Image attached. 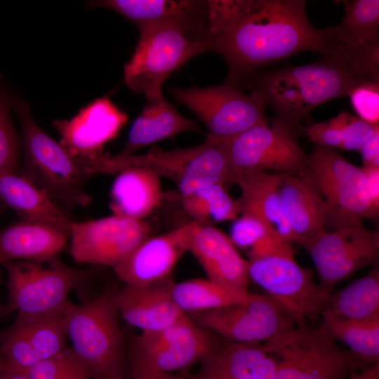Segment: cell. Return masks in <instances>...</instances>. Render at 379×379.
<instances>
[{
  "mask_svg": "<svg viewBox=\"0 0 379 379\" xmlns=\"http://www.w3.org/2000/svg\"><path fill=\"white\" fill-rule=\"evenodd\" d=\"M326 51L324 31L310 21L305 0H242L229 22L208 39V51L227 63L230 84L294 54Z\"/></svg>",
  "mask_w": 379,
  "mask_h": 379,
  "instance_id": "cell-1",
  "label": "cell"
},
{
  "mask_svg": "<svg viewBox=\"0 0 379 379\" xmlns=\"http://www.w3.org/2000/svg\"><path fill=\"white\" fill-rule=\"evenodd\" d=\"M360 83L339 60L324 55L307 65L258 70L234 84L258 95L275 113L270 122L296 140L305 133L302 121L312 109L330 100L348 96Z\"/></svg>",
  "mask_w": 379,
  "mask_h": 379,
  "instance_id": "cell-2",
  "label": "cell"
},
{
  "mask_svg": "<svg viewBox=\"0 0 379 379\" xmlns=\"http://www.w3.org/2000/svg\"><path fill=\"white\" fill-rule=\"evenodd\" d=\"M12 109L22 134L23 162L19 174L63 207L88 206L92 198L84 189L89 176L84 165L38 126L25 101L13 98Z\"/></svg>",
  "mask_w": 379,
  "mask_h": 379,
  "instance_id": "cell-3",
  "label": "cell"
},
{
  "mask_svg": "<svg viewBox=\"0 0 379 379\" xmlns=\"http://www.w3.org/2000/svg\"><path fill=\"white\" fill-rule=\"evenodd\" d=\"M139 37L124 68V79L134 93L146 99L162 95V84L194 56L208 51L207 38L168 21L136 25Z\"/></svg>",
  "mask_w": 379,
  "mask_h": 379,
  "instance_id": "cell-4",
  "label": "cell"
},
{
  "mask_svg": "<svg viewBox=\"0 0 379 379\" xmlns=\"http://www.w3.org/2000/svg\"><path fill=\"white\" fill-rule=\"evenodd\" d=\"M113 290L91 301L69 302L63 317L71 349L94 379L122 378L123 337Z\"/></svg>",
  "mask_w": 379,
  "mask_h": 379,
  "instance_id": "cell-5",
  "label": "cell"
},
{
  "mask_svg": "<svg viewBox=\"0 0 379 379\" xmlns=\"http://www.w3.org/2000/svg\"><path fill=\"white\" fill-rule=\"evenodd\" d=\"M263 346L276 359L274 379H349L359 365L321 324L294 325Z\"/></svg>",
  "mask_w": 379,
  "mask_h": 379,
  "instance_id": "cell-6",
  "label": "cell"
},
{
  "mask_svg": "<svg viewBox=\"0 0 379 379\" xmlns=\"http://www.w3.org/2000/svg\"><path fill=\"white\" fill-rule=\"evenodd\" d=\"M7 276L9 312L44 316L62 314L73 290L83 288L91 274L68 266L58 256L2 265Z\"/></svg>",
  "mask_w": 379,
  "mask_h": 379,
  "instance_id": "cell-7",
  "label": "cell"
},
{
  "mask_svg": "<svg viewBox=\"0 0 379 379\" xmlns=\"http://www.w3.org/2000/svg\"><path fill=\"white\" fill-rule=\"evenodd\" d=\"M302 172L330 205L326 228L331 226L334 230L361 223L364 218L378 216V211L366 194L362 168L349 162L334 149L314 145Z\"/></svg>",
  "mask_w": 379,
  "mask_h": 379,
  "instance_id": "cell-8",
  "label": "cell"
},
{
  "mask_svg": "<svg viewBox=\"0 0 379 379\" xmlns=\"http://www.w3.org/2000/svg\"><path fill=\"white\" fill-rule=\"evenodd\" d=\"M175 100L192 111L207 128V138L227 140L268 121L265 105L255 93H246L225 81L207 88H171Z\"/></svg>",
  "mask_w": 379,
  "mask_h": 379,
  "instance_id": "cell-9",
  "label": "cell"
},
{
  "mask_svg": "<svg viewBox=\"0 0 379 379\" xmlns=\"http://www.w3.org/2000/svg\"><path fill=\"white\" fill-rule=\"evenodd\" d=\"M345 14L324 29V55L339 60L360 82L379 83V1H343Z\"/></svg>",
  "mask_w": 379,
  "mask_h": 379,
  "instance_id": "cell-10",
  "label": "cell"
},
{
  "mask_svg": "<svg viewBox=\"0 0 379 379\" xmlns=\"http://www.w3.org/2000/svg\"><path fill=\"white\" fill-rule=\"evenodd\" d=\"M248 261L249 279L277 300L295 325L321 316L328 295L314 282L312 269L298 265L294 255H277Z\"/></svg>",
  "mask_w": 379,
  "mask_h": 379,
  "instance_id": "cell-11",
  "label": "cell"
},
{
  "mask_svg": "<svg viewBox=\"0 0 379 379\" xmlns=\"http://www.w3.org/2000/svg\"><path fill=\"white\" fill-rule=\"evenodd\" d=\"M301 246L316 267L319 286L329 295L337 284L376 263L379 233L357 223L324 231Z\"/></svg>",
  "mask_w": 379,
  "mask_h": 379,
  "instance_id": "cell-12",
  "label": "cell"
},
{
  "mask_svg": "<svg viewBox=\"0 0 379 379\" xmlns=\"http://www.w3.org/2000/svg\"><path fill=\"white\" fill-rule=\"evenodd\" d=\"M193 321L232 342L249 344L265 343L295 325L274 298L250 293L236 303L198 313Z\"/></svg>",
  "mask_w": 379,
  "mask_h": 379,
  "instance_id": "cell-13",
  "label": "cell"
},
{
  "mask_svg": "<svg viewBox=\"0 0 379 379\" xmlns=\"http://www.w3.org/2000/svg\"><path fill=\"white\" fill-rule=\"evenodd\" d=\"M151 231L150 225L145 220L115 215L73 221L69 231L70 254L78 263L114 269L150 237Z\"/></svg>",
  "mask_w": 379,
  "mask_h": 379,
  "instance_id": "cell-14",
  "label": "cell"
},
{
  "mask_svg": "<svg viewBox=\"0 0 379 379\" xmlns=\"http://www.w3.org/2000/svg\"><path fill=\"white\" fill-rule=\"evenodd\" d=\"M217 346L211 332L185 314L161 329L142 331L135 340L131 359L147 368L171 373L205 359Z\"/></svg>",
  "mask_w": 379,
  "mask_h": 379,
  "instance_id": "cell-15",
  "label": "cell"
},
{
  "mask_svg": "<svg viewBox=\"0 0 379 379\" xmlns=\"http://www.w3.org/2000/svg\"><path fill=\"white\" fill-rule=\"evenodd\" d=\"M224 143L237 179L242 173L253 171L299 173L305 171L308 161L309 154L296 140L270 120Z\"/></svg>",
  "mask_w": 379,
  "mask_h": 379,
  "instance_id": "cell-16",
  "label": "cell"
},
{
  "mask_svg": "<svg viewBox=\"0 0 379 379\" xmlns=\"http://www.w3.org/2000/svg\"><path fill=\"white\" fill-rule=\"evenodd\" d=\"M62 314L32 316L18 313L0 335V351L6 368L25 373L38 361L67 347Z\"/></svg>",
  "mask_w": 379,
  "mask_h": 379,
  "instance_id": "cell-17",
  "label": "cell"
},
{
  "mask_svg": "<svg viewBox=\"0 0 379 379\" xmlns=\"http://www.w3.org/2000/svg\"><path fill=\"white\" fill-rule=\"evenodd\" d=\"M127 114L108 98H100L69 120L53 124L60 145L73 157L92 159L100 155L104 146L114 139L127 121Z\"/></svg>",
  "mask_w": 379,
  "mask_h": 379,
  "instance_id": "cell-18",
  "label": "cell"
},
{
  "mask_svg": "<svg viewBox=\"0 0 379 379\" xmlns=\"http://www.w3.org/2000/svg\"><path fill=\"white\" fill-rule=\"evenodd\" d=\"M188 251L198 260L208 279L236 293H249L248 261L222 231L194 221L189 232Z\"/></svg>",
  "mask_w": 379,
  "mask_h": 379,
  "instance_id": "cell-19",
  "label": "cell"
},
{
  "mask_svg": "<svg viewBox=\"0 0 379 379\" xmlns=\"http://www.w3.org/2000/svg\"><path fill=\"white\" fill-rule=\"evenodd\" d=\"M193 222L142 241L113 269L118 279L127 285L146 286L169 277L178 261L188 251Z\"/></svg>",
  "mask_w": 379,
  "mask_h": 379,
  "instance_id": "cell-20",
  "label": "cell"
},
{
  "mask_svg": "<svg viewBox=\"0 0 379 379\" xmlns=\"http://www.w3.org/2000/svg\"><path fill=\"white\" fill-rule=\"evenodd\" d=\"M172 282L168 277L146 286L125 284L114 293L119 314L128 324L142 331L161 329L179 320L186 314L172 298Z\"/></svg>",
  "mask_w": 379,
  "mask_h": 379,
  "instance_id": "cell-21",
  "label": "cell"
},
{
  "mask_svg": "<svg viewBox=\"0 0 379 379\" xmlns=\"http://www.w3.org/2000/svg\"><path fill=\"white\" fill-rule=\"evenodd\" d=\"M279 196L296 243L302 245L326 231L330 205L302 172L284 175Z\"/></svg>",
  "mask_w": 379,
  "mask_h": 379,
  "instance_id": "cell-22",
  "label": "cell"
},
{
  "mask_svg": "<svg viewBox=\"0 0 379 379\" xmlns=\"http://www.w3.org/2000/svg\"><path fill=\"white\" fill-rule=\"evenodd\" d=\"M88 4L114 11L135 25L168 21L207 38L208 0H102Z\"/></svg>",
  "mask_w": 379,
  "mask_h": 379,
  "instance_id": "cell-23",
  "label": "cell"
},
{
  "mask_svg": "<svg viewBox=\"0 0 379 379\" xmlns=\"http://www.w3.org/2000/svg\"><path fill=\"white\" fill-rule=\"evenodd\" d=\"M286 173L262 171L242 173L237 179L241 213L262 222L270 231L291 242L295 236L283 213L279 187Z\"/></svg>",
  "mask_w": 379,
  "mask_h": 379,
  "instance_id": "cell-24",
  "label": "cell"
},
{
  "mask_svg": "<svg viewBox=\"0 0 379 379\" xmlns=\"http://www.w3.org/2000/svg\"><path fill=\"white\" fill-rule=\"evenodd\" d=\"M69 234L51 225L23 220L0 230V265L58 256Z\"/></svg>",
  "mask_w": 379,
  "mask_h": 379,
  "instance_id": "cell-25",
  "label": "cell"
},
{
  "mask_svg": "<svg viewBox=\"0 0 379 379\" xmlns=\"http://www.w3.org/2000/svg\"><path fill=\"white\" fill-rule=\"evenodd\" d=\"M0 199L23 220L51 225L69 234L74 220L44 190L18 172L0 173Z\"/></svg>",
  "mask_w": 379,
  "mask_h": 379,
  "instance_id": "cell-26",
  "label": "cell"
},
{
  "mask_svg": "<svg viewBox=\"0 0 379 379\" xmlns=\"http://www.w3.org/2000/svg\"><path fill=\"white\" fill-rule=\"evenodd\" d=\"M146 100L119 154H133L142 147L182 133H203L196 121L182 116L163 95Z\"/></svg>",
  "mask_w": 379,
  "mask_h": 379,
  "instance_id": "cell-27",
  "label": "cell"
},
{
  "mask_svg": "<svg viewBox=\"0 0 379 379\" xmlns=\"http://www.w3.org/2000/svg\"><path fill=\"white\" fill-rule=\"evenodd\" d=\"M117 173L109 194L113 215L144 220L161 200V178L142 167L126 168Z\"/></svg>",
  "mask_w": 379,
  "mask_h": 379,
  "instance_id": "cell-28",
  "label": "cell"
},
{
  "mask_svg": "<svg viewBox=\"0 0 379 379\" xmlns=\"http://www.w3.org/2000/svg\"><path fill=\"white\" fill-rule=\"evenodd\" d=\"M202 367L225 379H274L277 361L263 344L230 342L218 345Z\"/></svg>",
  "mask_w": 379,
  "mask_h": 379,
  "instance_id": "cell-29",
  "label": "cell"
},
{
  "mask_svg": "<svg viewBox=\"0 0 379 379\" xmlns=\"http://www.w3.org/2000/svg\"><path fill=\"white\" fill-rule=\"evenodd\" d=\"M321 317V325L333 338L349 347L359 366L379 364V315L351 319L323 312Z\"/></svg>",
  "mask_w": 379,
  "mask_h": 379,
  "instance_id": "cell-30",
  "label": "cell"
},
{
  "mask_svg": "<svg viewBox=\"0 0 379 379\" xmlns=\"http://www.w3.org/2000/svg\"><path fill=\"white\" fill-rule=\"evenodd\" d=\"M323 312L351 319L379 315L378 267H373L365 276L340 291L331 293Z\"/></svg>",
  "mask_w": 379,
  "mask_h": 379,
  "instance_id": "cell-31",
  "label": "cell"
},
{
  "mask_svg": "<svg viewBox=\"0 0 379 379\" xmlns=\"http://www.w3.org/2000/svg\"><path fill=\"white\" fill-rule=\"evenodd\" d=\"M171 293L175 305L184 314L201 313L232 305L248 295L232 292L208 279L172 282Z\"/></svg>",
  "mask_w": 379,
  "mask_h": 379,
  "instance_id": "cell-32",
  "label": "cell"
},
{
  "mask_svg": "<svg viewBox=\"0 0 379 379\" xmlns=\"http://www.w3.org/2000/svg\"><path fill=\"white\" fill-rule=\"evenodd\" d=\"M181 203L194 221L206 225L236 220L241 213L239 201L222 185L208 186L181 197Z\"/></svg>",
  "mask_w": 379,
  "mask_h": 379,
  "instance_id": "cell-33",
  "label": "cell"
},
{
  "mask_svg": "<svg viewBox=\"0 0 379 379\" xmlns=\"http://www.w3.org/2000/svg\"><path fill=\"white\" fill-rule=\"evenodd\" d=\"M358 117L346 111L305 128V133L315 145L348 150Z\"/></svg>",
  "mask_w": 379,
  "mask_h": 379,
  "instance_id": "cell-34",
  "label": "cell"
},
{
  "mask_svg": "<svg viewBox=\"0 0 379 379\" xmlns=\"http://www.w3.org/2000/svg\"><path fill=\"white\" fill-rule=\"evenodd\" d=\"M13 98L0 88V173L18 172L20 146L11 119Z\"/></svg>",
  "mask_w": 379,
  "mask_h": 379,
  "instance_id": "cell-35",
  "label": "cell"
},
{
  "mask_svg": "<svg viewBox=\"0 0 379 379\" xmlns=\"http://www.w3.org/2000/svg\"><path fill=\"white\" fill-rule=\"evenodd\" d=\"M348 96L359 118L371 124H378L379 83L361 82L351 91Z\"/></svg>",
  "mask_w": 379,
  "mask_h": 379,
  "instance_id": "cell-36",
  "label": "cell"
},
{
  "mask_svg": "<svg viewBox=\"0 0 379 379\" xmlns=\"http://www.w3.org/2000/svg\"><path fill=\"white\" fill-rule=\"evenodd\" d=\"M81 363L71 347H66L61 352L44 359L25 373L30 379H57L67 371Z\"/></svg>",
  "mask_w": 379,
  "mask_h": 379,
  "instance_id": "cell-37",
  "label": "cell"
},
{
  "mask_svg": "<svg viewBox=\"0 0 379 379\" xmlns=\"http://www.w3.org/2000/svg\"><path fill=\"white\" fill-rule=\"evenodd\" d=\"M268 232H273L258 220L241 215L232 226L230 239L235 246L250 248Z\"/></svg>",
  "mask_w": 379,
  "mask_h": 379,
  "instance_id": "cell-38",
  "label": "cell"
},
{
  "mask_svg": "<svg viewBox=\"0 0 379 379\" xmlns=\"http://www.w3.org/2000/svg\"><path fill=\"white\" fill-rule=\"evenodd\" d=\"M248 259L277 255H294L292 242L274 232H268L248 251Z\"/></svg>",
  "mask_w": 379,
  "mask_h": 379,
  "instance_id": "cell-39",
  "label": "cell"
},
{
  "mask_svg": "<svg viewBox=\"0 0 379 379\" xmlns=\"http://www.w3.org/2000/svg\"><path fill=\"white\" fill-rule=\"evenodd\" d=\"M365 187L372 206L379 211V167H362Z\"/></svg>",
  "mask_w": 379,
  "mask_h": 379,
  "instance_id": "cell-40",
  "label": "cell"
},
{
  "mask_svg": "<svg viewBox=\"0 0 379 379\" xmlns=\"http://www.w3.org/2000/svg\"><path fill=\"white\" fill-rule=\"evenodd\" d=\"M359 152L364 167H379V132L369 139Z\"/></svg>",
  "mask_w": 379,
  "mask_h": 379,
  "instance_id": "cell-41",
  "label": "cell"
},
{
  "mask_svg": "<svg viewBox=\"0 0 379 379\" xmlns=\"http://www.w3.org/2000/svg\"><path fill=\"white\" fill-rule=\"evenodd\" d=\"M131 366L132 379H185L147 368L133 359H131Z\"/></svg>",
  "mask_w": 379,
  "mask_h": 379,
  "instance_id": "cell-42",
  "label": "cell"
},
{
  "mask_svg": "<svg viewBox=\"0 0 379 379\" xmlns=\"http://www.w3.org/2000/svg\"><path fill=\"white\" fill-rule=\"evenodd\" d=\"M91 375L86 367L79 363L77 366L67 371L57 379H90Z\"/></svg>",
  "mask_w": 379,
  "mask_h": 379,
  "instance_id": "cell-43",
  "label": "cell"
},
{
  "mask_svg": "<svg viewBox=\"0 0 379 379\" xmlns=\"http://www.w3.org/2000/svg\"><path fill=\"white\" fill-rule=\"evenodd\" d=\"M349 379H379V364L354 371Z\"/></svg>",
  "mask_w": 379,
  "mask_h": 379,
  "instance_id": "cell-44",
  "label": "cell"
},
{
  "mask_svg": "<svg viewBox=\"0 0 379 379\" xmlns=\"http://www.w3.org/2000/svg\"><path fill=\"white\" fill-rule=\"evenodd\" d=\"M0 379H30L25 373L3 367L0 371Z\"/></svg>",
  "mask_w": 379,
  "mask_h": 379,
  "instance_id": "cell-45",
  "label": "cell"
},
{
  "mask_svg": "<svg viewBox=\"0 0 379 379\" xmlns=\"http://www.w3.org/2000/svg\"><path fill=\"white\" fill-rule=\"evenodd\" d=\"M191 379H225L220 375L202 367L201 371Z\"/></svg>",
  "mask_w": 379,
  "mask_h": 379,
  "instance_id": "cell-46",
  "label": "cell"
},
{
  "mask_svg": "<svg viewBox=\"0 0 379 379\" xmlns=\"http://www.w3.org/2000/svg\"><path fill=\"white\" fill-rule=\"evenodd\" d=\"M8 312H9V310L7 305H2L0 304V319Z\"/></svg>",
  "mask_w": 379,
  "mask_h": 379,
  "instance_id": "cell-47",
  "label": "cell"
},
{
  "mask_svg": "<svg viewBox=\"0 0 379 379\" xmlns=\"http://www.w3.org/2000/svg\"><path fill=\"white\" fill-rule=\"evenodd\" d=\"M4 366V361L2 354L1 353V351H0V371L3 368Z\"/></svg>",
  "mask_w": 379,
  "mask_h": 379,
  "instance_id": "cell-48",
  "label": "cell"
},
{
  "mask_svg": "<svg viewBox=\"0 0 379 379\" xmlns=\"http://www.w3.org/2000/svg\"><path fill=\"white\" fill-rule=\"evenodd\" d=\"M4 204H1L0 203V214L1 213V211H3V207H4Z\"/></svg>",
  "mask_w": 379,
  "mask_h": 379,
  "instance_id": "cell-49",
  "label": "cell"
},
{
  "mask_svg": "<svg viewBox=\"0 0 379 379\" xmlns=\"http://www.w3.org/2000/svg\"><path fill=\"white\" fill-rule=\"evenodd\" d=\"M117 379H123L122 378H117Z\"/></svg>",
  "mask_w": 379,
  "mask_h": 379,
  "instance_id": "cell-50",
  "label": "cell"
}]
</instances>
